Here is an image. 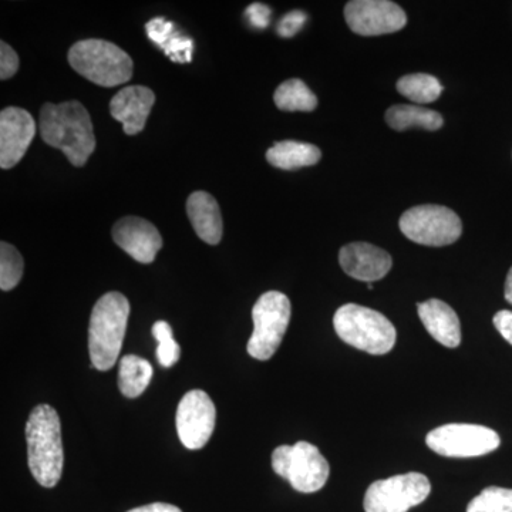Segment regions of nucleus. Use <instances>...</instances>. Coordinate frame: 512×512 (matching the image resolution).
Here are the masks:
<instances>
[{
	"mask_svg": "<svg viewBox=\"0 0 512 512\" xmlns=\"http://www.w3.org/2000/svg\"><path fill=\"white\" fill-rule=\"evenodd\" d=\"M494 326L500 332V335L512 345V312L500 311L495 313Z\"/></svg>",
	"mask_w": 512,
	"mask_h": 512,
	"instance_id": "30",
	"label": "nucleus"
},
{
	"mask_svg": "<svg viewBox=\"0 0 512 512\" xmlns=\"http://www.w3.org/2000/svg\"><path fill=\"white\" fill-rule=\"evenodd\" d=\"M320 157L322 153L318 147L301 141H281L266 151L268 163L286 171L311 167L319 163Z\"/></svg>",
	"mask_w": 512,
	"mask_h": 512,
	"instance_id": "19",
	"label": "nucleus"
},
{
	"mask_svg": "<svg viewBox=\"0 0 512 512\" xmlns=\"http://www.w3.org/2000/svg\"><path fill=\"white\" fill-rule=\"evenodd\" d=\"M40 136L63 151L74 167H83L96 148L92 117L79 101L46 103L40 110Z\"/></svg>",
	"mask_w": 512,
	"mask_h": 512,
	"instance_id": "1",
	"label": "nucleus"
},
{
	"mask_svg": "<svg viewBox=\"0 0 512 512\" xmlns=\"http://www.w3.org/2000/svg\"><path fill=\"white\" fill-rule=\"evenodd\" d=\"M291 301L278 291L264 293L252 309L254 332L249 339V356L256 360H269L281 346L291 322Z\"/></svg>",
	"mask_w": 512,
	"mask_h": 512,
	"instance_id": "7",
	"label": "nucleus"
},
{
	"mask_svg": "<svg viewBox=\"0 0 512 512\" xmlns=\"http://www.w3.org/2000/svg\"><path fill=\"white\" fill-rule=\"evenodd\" d=\"M187 215L195 234L210 245L220 244L224 224L220 205L205 191L192 192L187 200Z\"/></svg>",
	"mask_w": 512,
	"mask_h": 512,
	"instance_id": "18",
	"label": "nucleus"
},
{
	"mask_svg": "<svg viewBox=\"0 0 512 512\" xmlns=\"http://www.w3.org/2000/svg\"><path fill=\"white\" fill-rule=\"evenodd\" d=\"M427 446L444 457L468 458L493 453L500 447V436L478 424L451 423L427 434Z\"/></svg>",
	"mask_w": 512,
	"mask_h": 512,
	"instance_id": "10",
	"label": "nucleus"
},
{
	"mask_svg": "<svg viewBox=\"0 0 512 512\" xmlns=\"http://www.w3.org/2000/svg\"><path fill=\"white\" fill-rule=\"evenodd\" d=\"M400 229L410 241L426 247H446L463 234L460 217L441 205L410 208L400 218Z\"/></svg>",
	"mask_w": 512,
	"mask_h": 512,
	"instance_id": "8",
	"label": "nucleus"
},
{
	"mask_svg": "<svg viewBox=\"0 0 512 512\" xmlns=\"http://www.w3.org/2000/svg\"><path fill=\"white\" fill-rule=\"evenodd\" d=\"M505 299L512 305V268L507 275V281H505Z\"/></svg>",
	"mask_w": 512,
	"mask_h": 512,
	"instance_id": "32",
	"label": "nucleus"
},
{
	"mask_svg": "<svg viewBox=\"0 0 512 512\" xmlns=\"http://www.w3.org/2000/svg\"><path fill=\"white\" fill-rule=\"evenodd\" d=\"M272 468L279 477L285 478L299 493L311 494L322 490L328 481V460L319 448L306 441L295 446H279L272 454Z\"/></svg>",
	"mask_w": 512,
	"mask_h": 512,
	"instance_id": "6",
	"label": "nucleus"
},
{
	"mask_svg": "<svg viewBox=\"0 0 512 512\" xmlns=\"http://www.w3.org/2000/svg\"><path fill=\"white\" fill-rule=\"evenodd\" d=\"M333 326L343 342L370 355H386L396 345L397 332L393 323L382 313L356 303L339 308Z\"/></svg>",
	"mask_w": 512,
	"mask_h": 512,
	"instance_id": "4",
	"label": "nucleus"
},
{
	"mask_svg": "<svg viewBox=\"0 0 512 512\" xmlns=\"http://www.w3.org/2000/svg\"><path fill=\"white\" fill-rule=\"evenodd\" d=\"M28 461L33 477L42 487L53 488L62 478L64 453L62 423L49 404H40L26 424Z\"/></svg>",
	"mask_w": 512,
	"mask_h": 512,
	"instance_id": "2",
	"label": "nucleus"
},
{
	"mask_svg": "<svg viewBox=\"0 0 512 512\" xmlns=\"http://www.w3.org/2000/svg\"><path fill=\"white\" fill-rule=\"evenodd\" d=\"M345 19L360 36L389 35L407 25L404 10L389 0H353L346 5Z\"/></svg>",
	"mask_w": 512,
	"mask_h": 512,
	"instance_id": "12",
	"label": "nucleus"
},
{
	"mask_svg": "<svg viewBox=\"0 0 512 512\" xmlns=\"http://www.w3.org/2000/svg\"><path fill=\"white\" fill-rule=\"evenodd\" d=\"M339 262L346 274L366 284L380 281L393 266L392 256L366 242L345 245L340 249Z\"/></svg>",
	"mask_w": 512,
	"mask_h": 512,
	"instance_id": "15",
	"label": "nucleus"
},
{
	"mask_svg": "<svg viewBox=\"0 0 512 512\" xmlns=\"http://www.w3.org/2000/svg\"><path fill=\"white\" fill-rule=\"evenodd\" d=\"M397 90L407 99L417 104L433 103L443 93L439 80L430 74H409L397 82Z\"/></svg>",
	"mask_w": 512,
	"mask_h": 512,
	"instance_id": "23",
	"label": "nucleus"
},
{
	"mask_svg": "<svg viewBox=\"0 0 512 512\" xmlns=\"http://www.w3.org/2000/svg\"><path fill=\"white\" fill-rule=\"evenodd\" d=\"M305 22V13L301 12V10H293V12L285 15L284 19L279 22L278 33L282 37L295 36L302 29V26L305 25Z\"/></svg>",
	"mask_w": 512,
	"mask_h": 512,
	"instance_id": "28",
	"label": "nucleus"
},
{
	"mask_svg": "<svg viewBox=\"0 0 512 512\" xmlns=\"http://www.w3.org/2000/svg\"><path fill=\"white\" fill-rule=\"evenodd\" d=\"M127 512H183L180 508L175 507V505L165 504V503H153L148 505H143V507L134 508V510H130Z\"/></svg>",
	"mask_w": 512,
	"mask_h": 512,
	"instance_id": "31",
	"label": "nucleus"
},
{
	"mask_svg": "<svg viewBox=\"0 0 512 512\" xmlns=\"http://www.w3.org/2000/svg\"><path fill=\"white\" fill-rule=\"evenodd\" d=\"M276 107L284 111H313L318 107V97L302 80L291 79L276 89Z\"/></svg>",
	"mask_w": 512,
	"mask_h": 512,
	"instance_id": "22",
	"label": "nucleus"
},
{
	"mask_svg": "<svg viewBox=\"0 0 512 512\" xmlns=\"http://www.w3.org/2000/svg\"><path fill=\"white\" fill-rule=\"evenodd\" d=\"M151 363L143 357L127 355L120 360L119 389L128 399L141 396L153 379Z\"/></svg>",
	"mask_w": 512,
	"mask_h": 512,
	"instance_id": "20",
	"label": "nucleus"
},
{
	"mask_svg": "<svg viewBox=\"0 0 512 512\" xmlns=\"http://www.w3.org/2000/svg\"><path fill=\"white\" fill-rule=\"evenodd\" d=\"M113 239L123 251L141 264H151L163 248V238L151 222L138 217H126L113 227Z\"/></svg>",
	"mask_w": 512,
	"mask_h": 512,
	"instance_id": "14",
	"label": "nucleus"
},
{
	"mask_svg": "<svg viewBox=\"0 0 512 512\" xmlns=\"http://www.w3.org/2000/svg\"><path fill=\"white\" fill-rule=\"evenodd\" d=\"M36 136V121L20 107H6L0 113V167L18 165Z\"/></svg>",
	"mask_w": 512,
	"mask_h": 512,
	"instance_id": "13",
	"label": "nucleus"
},
{
	"mask_svg": "<svg viewBox=\"0 0 512 512\" xmlns=\"http://www.w3.org/2000/svg\"><path fill=\"white\" fill-rule=\"evenodd\" d=\"M130 303L120 292L101 296L94 305L89 326V353L92 367L107 372L119 360L126 336Z\"/></svg>",
	"mask_w": 512,
	"mask_h": 512,
	"instance_id": "3",
	"label": "nucleus"
},
{
	"mask_svg": "<svg viewBox=\"0 0 512 512\" xmlns=\"http://www.w3.org/2000/svg\"><path fill=\"white\" fill-rule=\"evenodd\" d=\"M19 69V56L6 42L0 43V79L8 80Z\"/></svg>",
	"mask_w": 512,
	"mask_h": 512,
	"instance_id": "27",
	"label": "nucleus"
},
{
	"mask_svg": "<svg viewBox=\"0 0 512 512\" xmlns=\"http://www.w3.org/2000/svg\"><path fill=\"white\" fill-rule=\"evenodd\" d=\"M25 262L18 249L8 242L0 244V289L8 292L19 285Z\"/></svg>",
	"mask_w": 512,
	"mask_h": 512,
	"instance_id": "24",
	"label": "nucleus"
},
{
	"mask_svg": "<svg viewBox=\"0 0 512 512\" xmlns=\"http://www.w3.org/2000/svg\"><path fill=\"white\" fill-rule=\"evenodd\" d=\"M421 322L427 332L446 348H457L461 343V326L457 313L446 302L439 299L420 303L417 306Z\"/></svg>",
	"mask_w": 512,
	"mask_h": 512,
	"instance_id": "17",
	"label": "nucleus"
},
{
	"mask_svg": "<svg viewBox=\"0 0 512 512\" xmlns=\"http://www.w3.org/2000/svg\"><path fill=\"white\" fill-rule=\"evenodd\" d=\"M70 66L80 76L101 87H116L133 76V60L114 43L103 39H86L69 50Z\"/></svg>",
	"mask_w": 512,
	"mask_h": 512,
	"instance_id": "5",
	"label": "nucleus"
},
{
	"mask_svg": "<svg viewBox=\"0 0 512 512\" xmlns=\"http://www.w3.org/2000/svg\"><path fill=\"white\" fill-rule=\"evenodd\" d=\"M430 493L431 484L424 474H400L370 485L363 507L366 512H407L424 503Z\"/></svg>",
	"mask_w": 512,
	"mask_h": 512,
	"instance_id": "9",
	"label": "nucleus"
},
{
	"mask_svg": "<svg viewBox=\"0 0 512 512\" xmlns=\"http://www.w3.org/2000/svg\"><path fill=\"white\" fill-rule=\"evenodd\" d=\"M467 512H512L511 488H485L471 500Z\"/></svg>",
	"mask_w": 512,
	"mask_h": 512,
	"instance_id": "25",
	"label": "nucleus"
},
{
	"mask_svg": "<svg viewBox=\"0 0 512 512\" xmlns=\"http://www.w3.org/2000/svg\"><path fill=\"white\" fill-rule=\"evenodd\" d=\"M156 103V94L146 86H128L110 101L113 119L123 124L124 133L136 136L146 127L148 116Z\"/></svg>",
	"mask_w": 512,
	"mask_h": 512,
	"instance_id": "16",
	"label": "nucleus"
},
{
	"mask_svg": "<svg viewBox=\"0 0 512 512\" xmlns=\"http://www.w3.org/2000/svg\"><path fill=\"white\" fill-rule=\"evenodd\" d=\"M249 22L258 29H265L269 25V16H271V9L262 3H254L249 6L247 10Z\"/></svg>",
	"mask_w": 512,
	"mask_h": 512,
	"instance_id": "29",
	"label": "nucleus"
},
{
	"mask_svg": "<svg viewBox=\"0 0 512 512\" xmlns=\"http://www.w3.org/2000/svg\"><path fill=\"white\" fill-rule=\"evenodd\" d=\"M217 410L214 402L202 390H191L184 394L178 404L177 423L178 437L188 450H200L211 439L215 429Z\"/></svg>",
	"mask_w": 512,
	"mask_h": 512,
	"instance_id": "11",
	"label": "nucleus"
},
{
	"mask_svg": "<svg viewBox=\"0 0 512 512\" xmlns=\"http://www.w3.org/2000/svg\"><path fill=\"white\" fill-rule=\"evenodd\" d=\"M157 339V359L161 366L173 367L180 360V345L174 340L173 329L165 320H158L153 326Z\"/></svg>",
	"mask_w": 512,
	"mask_h": 512,
	"instance_id": "26",
	"label": "nucleus"
},
{
	"mask_svg": "<svg viewBox=\"0 0 512 512\" xmlns=\"http://www.w3.org/2000/svg\"><path fill=\"white\" fill-rule=\"evenodd\" d=\"M386 121L396 131L409 130L412 127L436 131L443 127V117L437 111L406 104L390 107L386 113Z\"/></svg>",
	"mask_w": 512,
	"mask_h": 512,
	"instance_id": "21",
	"label": "nucleus"
}]
</instances>
